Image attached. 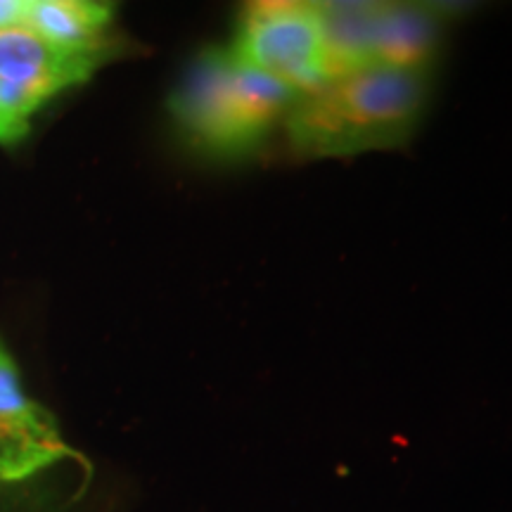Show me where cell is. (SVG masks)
Here are the masks:
<instances>
[{
	"label": "cell",
	"mask_w": 512,
	"mask_h": 512,
	"mask_svg": "<svg viewBox=\"0 0 512 512\" xmlns=\"http://www.w3.org/2000/svg\"><path fill=\"white\" fill-rule=\"evenodd\" d=\"M335 74L366 64L432 67L441 15L422 5L320 3Z\"/></svg>",
	"instance_id": "277c9868"
},
{
	"label": "cell",
	"mask_w": 512,
	"mask_h": 512,
	"mask_svg": "<svg viewBox=\"0 0 512 512\" xmlns=\"http://www.w3.org/2000/svg\"><path fill=\"white\" fill-rule=\"evenodd\" d=\"M29 133V121L0 112V145H15Z\"/></svg>",
	"instance_id": "9c48e42d"
},
{
	"label": "cell",
	"mask_w": 512,
	"mask_h": 512,
	"mask_svg": "<svg viewBox=\"0 0 512 512\" xmlns=\"http://www.w3.org/2000/svg\"><path fill=\"white\" fill-rule=\"evenodd\" d=\"M105 57L55 46L27 24L0 29V79L43 98L88 81Z\"/></svg>",
	"instance_id": "8992f818"
},
{
	"label": "cell",
	"mask_w": 512,
	"mask_h": 512,
	"mask_svg": "<svg viewBox=\"0 0 512 512\" xmlns=\"http://www.w3.org/2000/svg\"><path fill=\"white\" fill-rule=\"evenodd\" d=\"M242 64L294 95H304L335 76L320 3L259 0L238 19L228 46Z\"/></svg>",
	"instance_id": "3957f363"
},
{
	"label": "cell",
	"mask_w": 512,
	"mask_h": 512,
	"mask_svg": "<svg viewBox=\"0 0 512 512\" xmlns=\"http://www.w3.org/2000/svg\"><path fill=\"white\" fill-rule=\"evenodd\" d=\"M114 5L93 0H31L24 24L55 46L105 57L112 50Z\"/></svg>",
	"instance_id": "52a82bcc"
},
{
	"label": "cell",
	"mask_w": 512,
	"mask_h": 512,
	"mask_svg": "<svg viewBox=\"0 0 512 512\" xmlns=\"http://www.w3.org/2000/svg\"><path fill=\"white\" fill-rule=\"evenodd\" d=\"M29 12L27 0H0V29L24 24Z\"/></svg>",
	"instance_id": "30bf717a"
},
{
	"label": "cell",
	"mask_w": 512,
	"mask_h": 512,
	"mask_svg": "<svg viewBox=\"0 0 512 512\" xmlns=\"http://www.w3.org/2000/svg\"><path fill=\"white\" fill-rule=\"evenodd\" d=\"M69 453L53 415L24 394L15 361L0 342V479H27Z\"/></svg>",
	"instance_id": "5b68a950"
},
{
	"label": "cell",
	"mask_w": 512,
	"mask_h": 512,
	"mask_svg": "<svg viewBox=\"0 0 512 512\" xmlns=\"http://www.w3.org/2000/svg\"><path fill=\"white\" fill-rule=\"evenodd\" d=\"M43 102H46V98L38 95L36 91H29V88L17 86V83L0 79V112L29 121L31 114H34Z\"/></svg>",
	"instance_id": "ba28073f"
},
{
	"label": "cell",
	"mask_w": 512,
	"mask_h": 512,
	"mask_svg": "<svg viewBox=\"0 0 512 512\" xmlns=\"http://www.w3.org/2000/svg\"><path fill=\"white\" fill-rule=\"evenodd\" d=\"M432 95V67L366 64L297 95L285 117L292 152L344 159L406 145Z\"/></svg>",
	"instance_id": "6da1fadb"
},
{
	"label": "cell",
	"mask_w": 512,
	"mask_h": 512,
	"mask_svg": "<svg viewBox=\"0 0 512 512\" xmlns=\"http://www.w3.org/2000/svg\"><path fill=\"white\" fill-rule=\"evenodd\" d=\"M297 95L242 64L230 48L195 57L169 100L178 131L202 155L249 159L285 124Z\"/></svg>",
	"instance_id": "7a4b0ae2"
}]
</instances>
